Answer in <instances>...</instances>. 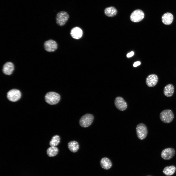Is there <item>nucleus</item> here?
I'll return each instance as SVG.
<instances>
[{"mask_svg": "<svg viewBox=\"0 0 176 176\" xmlns=\"http://www.w3.org/2000/svg\"><path fill=\"white\" fill-rule=\"evenodd\" d=\"M175 151L173 148H168L163 149L161 153V156L164 160H169L175 155Z\"/></svg>", "mask_w": 176, "mask_h": 176, "instance_id": "obj_9", "label": "nucleus"}, {"mask_svg": "<svg viewBox=\"0 0 176 176\" xmlns=\"http://www.w3.org/2000/svg\"><path fill=\"white\" fill-rule=\"evenodd\" d=\"M176 169V167L173 165L167 166L164 168L163 172L164 174L166 176H170L173 175Z\"/></svg>", "mask_w": 176, "mask_h": 176, "instance_id": "obj_18", "label": "nucleus"}, {"mask_svg": "<svg viewBox=\"0 0 176 176\" xmlns=\"http://www.w3.org/2000/svg\"><path fill=\"white\" fill-rule=\"evenodd\" d=\"M134 54V52L133 51H132L127 54V56L128 58L132 56Z\"/></svg>", "mask_w": 176, "mask_h": 176, "instance_id": "obj_22", "label": "nucleus"}, {"mask_svg": "<svg viewBox=\"0 0 176 176\" xmlns=\"http://www.w3.org/2000/svg\"><path fill=\"white\" fill-rule=\"evenodd\" d=\"M100 164L102 168L105 170L110 169L112 166L111 161L106 157H103L101 159Z\"/></svg>", "mask_w": 176, "mask_h": 176, "instance_id": "obj_15", "label": "nucleus"}, {"mask_svg": "<svg viewBox=\"0 0 176 176\" xmlns=\"http://www.w3.org/2000/svg\"><path fill=\"white\" fill-rule=\"evenodd\" d=\"M94 119L93 115L90 114H86L82 116L79 120L81 126L86 128L90 126L92 123Z\"/></svg>", "mask_w": 176, "mask_h": 176, "instance_id": "obj_4", "label": "nucleus"}, {"mask_svg": "<svg viewBox=\"0 0 176 176\" xmlns=\"http://www.w3.org/2000/svg\"><path fill=\"white\" fill-rule=\"evenodd\" d=\"M60 142V136L57 135L53 137L51 140L49 144L51 146H55L57 145Z\"/></svg>", "mask_w": 176, "mask_h": 176, "instance_id": "obj_21", "label": "nucleus"}, {"mask_svg": "<svg viewBox=\"0 0 176 176\" xmlns=\"http://www.w3.org/2000/svg\"><path fill=\"white\" fill-rule=\"evenodd\" d=\"M161 120L165 123H169L173 120L174 115L173 111L169 109H166L162 111L159 116Z\"/></svg>", "mask_w": 176, "mask_h": 176, "instance_id": "obj_2", "label": "nucleus"}, {"mask_svg": "<svg viewBox=\"0 0 176 176\" xmlns=\"http://www.w3.org/2000/svg\"><path fill=\"white\" fill-rule=\"evenodd\" d=\"M14 68L13 64L11 62L6 63L3 65L2 69L3 73L6 75H11Z\"/></svg>", "mask_w": 176, "mask_h": 176, "instance_id": "obj_12", "label": "nucleus"}, {"mask_svg": "<svg viewBox=\"0 0 176 176\" xmlns=\"http://www.w3.org/2000/svg\"></svg>", "mask_w": 176, "mask_h": 176, "instance_id": "obj_24", "label": "nucleus"}, {"mask_svg": "<svg viewBox=\"0 0 176 176\" xmlns=\"http://www.w3.org/2000/svg\"><path fill=\"white\" fill-rule=\"evenodd\" d=\"M69 15L67 12L61 11L58 12L56 17L57 24L60 26L64 25L68 20Z\"/></svg>", "mask_w": 176, "mask_h": 176, "instance_id": "obj_5", "label": "nucleus"}, {"mask_svg": "<svg viewBox=\"0 0 176 176\" xmlns=\"http://www.w3.org/2000/svg\"><path fill=\"white\" fill-rule=\"evenodd\" d=\"M60 95L54 92H48L45 95V99L46 102L51 105H54L57 103L60 100Z\"/></svg>", "mask_w": 176, "mask_h": 176, "instance_id": "obj_1", "label": "nucleus"}, {"mask_svg": "<svg viewBox=\"0 0 176 176\" xmlns=\"http://www.w3.org/2000/svg\"><path fill=\"white\" fill-rule=\"evenodd\" d=\"M174 86L171 84H169L164 87V94L167 97H170L173 95L174 92Z\"/></svg>", "mask_w": 176, "mask_h": 176, "instance_id": "obj_16", "label": "nucleus"}, {"mask_svg": "<svg viewBox=\"0 0 176 176\" xmlns=\"http://www.w3.org/2000/svg\"><path fill=\"white\" fill-rule=\"evenodd\" d=\"M158 81V78L155 74H153L149 75L146 79V83L149 87H153L157 84Z\"/></svg>", "mask_w": 176, "mask_h": 176, "instance_id": "obj_11", "label": "nucleus"}, {"mask_svg": "<svg viewBox=\"0 0 176 176\" xmlns=\"http://www.w3.org/2000/svg\"><path fill=\"white\" fill-rule=\"evenodd\" d=\"M114 104L116 107L121 111L125 110L127 107L126 102L122 98L120 97H117L115 98Z\"/></svg>", "mask_w": 176, "mask_h": 176, "instance_id": "obj_10", "label": "nucleus"}, {"mask_svg": "<svg viewBox=\"0 0 176 176\" xmlns=\"http://www.w3.org/2000/svg\"><path fill=\"white\" fill-rule=\"evenodd\" d=\"M173 18V14L168 12L165 13L162 15V20L163 23L165 24L169 25L172 23Z\"/></svg>", "mask_w": 176, "mask_h": 176, "instance_id": "obj_14", "label": "nucleus"}, {"mask_svg": "<svg viewBox=\"0 0 176 176\" xmlns=\"http://www.w3.org/2000/svg\"><path fill=\"white\" fill-rule=\"evenodd\" d=\"M21 93L20 91L17 89H12L8 92L7 97L8 99L12 102H16L21 98Z\"/></svg>", "mask_w": 176, "mask_h": 176, "instance_id": "obj_6", "label": "nucleus"}, {"mask_svg": "<svg viewBox=\"0 0 176 176\" xmlns=\"http://www.w3.org/2000/svg\"><path fill=\"white\" fill-rule=\"evenodd\" d=\"M44 49L47 52H52L57 49V44L55 41L50 39L45 41L44 43Z\"/></svg>", "mask_w": 176, "mask_h": 176, "instance_id": "obj_8", "label": "nucleus"}, {"mask_svg": "<svg viewBox=\"0 0 176 176\" xmlns=\"http://www.w3.org/2000/svg\"><path fill=\"white\" fill-rule=\"evenodd\" d=\"M137 137L141 140L145 139L148 134V130L146 125L143 123L138 124L136 128Z\"/></svg>", "mask_w": 176, "mask_h": 176, "instance_id": "obj_3", "label": "nucleus"}, {"mask_svg": "<svg viewBox=\"0 0 176 176\" xmlns=\"http://www.w3.org/2000/svg\"><path fill=\"white\" fill-rule=\"evenodd\" d=\"M144 14L143 11L140 9L134 11L130 16V20L134 22H138L142 21L144 18Z\"/></svg>", "mask_w": 176, "mask_h": 176, "instance_id": "obj_7", "label": "nucleus"}, {"mask_svg": "<svg viewBox=\"0 0 176 176\" xmlns=\"http://www.w3.org/2000/svg\"><path fill=\"white\" fill-rule=\"evenodd\" d=\"M82 30L78 27L73 28L71 30L70 34L71 37L73 38L78 39L81 38L83 35Z\"/></svg>", "mask_w": 176, "mask_h": 176, "instance_id": "obj_13", "label": "nucleus"}, {"mask_svg": "<svg viewBox=\"0 0 176 176\" xmlns=\"http://www.w3.org/2000/svg\"><path fill=\"white\" fill-rule=\"evenodd\" d=\"M141 64V62L140 61H137L135 62L133 64V66L134 67H136Z\"/></svg>", "mask_w": 176, "mask_h": 176, "instance_id": "obj_23", "label": "nucleus"}, {"mask_svg": "<svg viewBox=\"0 0 176 176\" xmlns=\"http://www.w3.org/2000/svg\"><path fill=\"white\" fill-rule=\"evenodd\" d=\"M68 149L71 152L75 153L78 150L79 145L77 142L73 141H70L68 143Z\"/></svg>", "mask_w": 176, "mask_h": 176, "instance_id": "obj_19", "label": "nucleus"}, {"mask_svg": "<svg viewBox=\"0 0 176 176\" xmlns=\"http://www.w3.org/2000/svg\"><path fill=\"white\" fill-rule=\"evenodd\" d=\"M58 152V149L55 146H51L47 150V154L50 157H53L56 156Z\"/></svg>", "mask_w": 176, "mask_h": 176, "instance_id": "obj_20", "label": "nucleus"}, {"mask_svg": "<svg viewBox=\"0 0 176 176\" xmlns=\"http://www.w3.org/2000/svg\"><path fill=\"white\" fill-rule=\"evenodd\" d=\"M117 13V9L113 6L107 7L104 10L105 14L109 17H113L116 15Z\"/></svg>", "mask_w": 176, "mask_h": 176, "instance_id": "obj_17", "label": "nucleus"}]
</instances>
